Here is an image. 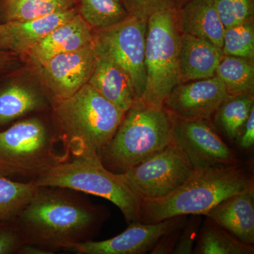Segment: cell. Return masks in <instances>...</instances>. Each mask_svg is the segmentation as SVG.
Here are the masks:
<instances>
[{
	"label": "cell",
	"mask_w": 254,
	"mask_h": 254,
	"mask_svg": "<svg viewBox=\"0 0 254 254\" xmlns=\"http://www.w3.org/2000/svg\"><path fill=\"white\" fill-rule=\"evenodd\" d=\"M105 211L85 193L53 186H38L31 201L14 220L26 243L55 254L93 240Z\"/></svg>",
	"instance_id": "obj_1"
},
{
	"label": "cell",
	"mask_w": 254,
	"mask_h": 254,
	"mask_svg": "<svg viewBox=\"0 0 254 254\" xmlns=\"http://www.w3.org/2000/svg\"><path fill=\"white\" fill-rule=\"evenodd\" d=\"M53 122L65 160L98 155L114 134L125 112L86 83L66 99L52 103Z\"/></svg>",
	"instance_id": "obj_2"
},
{
	"label": "cell",
	"mask_w": 254,
	"mask_h": 254,
	"mask_svg": "<svg viewBox=\"0 0 254 254\" xmlns=\"http://www.w3.org/2000/svg\"><path fill=\"white\" fill-rule=\"evenodd\" d=\"M252 187L253 174L241 163L195 171L173 193L143 200L139 222L156 223L177 216L205 215L222 200Z\"/></svg>",
	"instance_id": "obj_3"
},
{
	"label": "cell",
	"mask_w": 254,
	"mask_h": 254,
	"mask_svg": "<svg viewBox=\"0 0 254 254\" xmlns=\"http://www.w3.org/2000/svg\"><path fill=\"white\" fill-rule=\"evenodd\" d=\"M172 133L173 120L166 110L136 101L98 155L110 172L123 174L165 149Z\"/></svg>",
	"instance_id": "obj_4"
},
{
	"label": "cell",
	"mask_w": 254,
	"mask_h": 254,
	"mask_svg": "<svg viewBox=\"0 0 254 254\" xmlns=\"http://www.w3.org/2000/svg\"><path fill=\"white\" fill-rule=\"evenodd\" d=\"M33 182L36 186L64 187L101 197L118 207L127 223L139 221L143 200L120 174L105 168L98 155H80L56 164Z\"/></svg>",
	"instance_id": "obj_5"
},
{
	"label": "cell",
	"mask_w": 254,
	"mask_h": 254,
	"mask_svg": "<svg viewBox=\"0 0 254 254\" xmlns=\"http://www.w3.org/2000/svg\"><path fill=\"white\" fill-rule=\"evenodd\" d=\"M54 124L39 117L18 120L0 130V174L12 180L33 182L56 164L66 161L57 152Z\"/></svg>",
	"instance_id": "obj_6"
},
{
	"label": "cell",
	"mask_w": 254,
	"mask_h": 254,
	"mask_svg": "<svg viewBox=\"0 0 254 254\" xmlns=\"http://www.w3.org/2000/svg\"><path fill=\"white\" fill-rule=\"evenodd\" d=\"M177 7L151 15L147 20L145 66L146 83L139 101L163 108L173 88L181 83L180 50L181 31Z\"/></svg>",
	"instance_id": "obj_7"
},
{
	"label": "cell",
	"mask_w": 254,
	"mask_h": 254,
	"mask_svg": "<svg viewBox=\"0 0 254 254\" xmlns=\"http://www.w3.org/2000/svg\"><path fill=\"white\" fill-rule=\"evenodd\" d=\"M195 170L172 141L158 154L120 174L143 200L158 199L180 188Z\"/></svg>",
	"instance_id": "obj_8"
},
{
	"label": "cell",
	"mask_w": 254,
	"mask_h": 254,
	"mask_svg": "<svg viewBox=\"0 0 254 254\" xmlns=\"http://www.w3.org/2000/svg\"><path fill=\"white\" fill-rule=\"evenodd\" d=\"M147 20L130 14L122 22L100 30L94 36L97 49L128 73L137 101L141 100L146 83L145 66Z\"/></svg>",
	"instance_id": "obj_9"
},
{
	"label": "cell",
	"mask_w": 254,
	"mask_h": 254,
	"mask_svg": "<svg viewBox=\"0 0 254 254\" xmlns=\"http://www.w3.org/2000/svg\"><path fill=\"white\" fill-rule=\"evenodd\" d=\"M172 141L181 150L195 171L240 163L236 154L204 120H184L171 115Z\"/></svg>",
	"instance_id": "obj_10"
},
{
	"label": "cell",
	"mask_w": 254,
	"mask_h": 254,
	"mask_svg": "<svg viewBox=\"0 0 254 254\" xmlns=\"http://www.w3.org/2000/svg\"><path fill=\"white\" fill-rule=\"evenodd\" d=\"M94 39L76 51L53 57L40 68L55 98L66 99L88 83L96 60Z\"/></svg>",
	"instance_id": "obj_11"
},
{
	"label": "cell",
	"mask_w": 254,
	"mask_h": 254,
	"mask_svg": "<svg viewBox=\"0 0 254 254\" xmlns=\"http://www.w3.org/2000/svg\"><path fill=\"white\" fill-rule=\"evenodd\" d=\"M228 96L223 83L215 75L177 85L165 100L163 108L176 118L210 121Z\"/></svg>",
	"instance_id": "obj_12"
},
{
	"label": "cell",
	"mask_w": 254,
	"mask_h": 254,
	"mask_svg": "<svg viewBox=\"0 0 254 254\" xmlns=\"http://www.w3.org/2000/svg\"><path fill=\"white\" fill-rule=\"evenodd\" d=\"M184 216H177L156 223L128 224L126 230L109 240H91L71 249L79 254H141L153 250L163 235L184 223Z\"/></svg>",
	"instance_id": "obj_13"
},
{
	"label": "cell",
	"mask_w": 254,
	"mask_h": 254,
	"mask_svg": "<svg viewBox=\"0 0 254 254\" xmlns=\"http://www.w3.org/2000/svg\"><path fill=\"white\" fill-rule=\"evenodd\" d=\"M92 28L78 14L28 50L34 64L41 67L56 55L76 51L94 39Z\"/></svg>",
	"instance_id": "obj_14"
},
{
	"label": "cell",
	"mask_w": 254,
	"mask_h": 254,
	"mask_svg": "<svg viewBox=\"0 0 254 254\" xmlns=\"http://www.w3.org/2000/svg\"><path fill=\"white\" fill-rule=\"evenodd\" d=\"M241 242L254 244V187L232 195L205 214Z\"/></svg>",
	"instance_id": "obj_15"
},
{
	"label": "cell",
	"mask_w": 254,
	"mask_h": 254,
	"mask_svg": "<svg viewBox=\"0 0 254 254\" xmlns=\"http://www.w3.org/2000/svg\"><path fill=\"white\" fill-rule=\"evenodd\" d=\"M96 52L94 69L88 83L126 113L137 101L131 77L109 56L97 48Z\"/></svg>",
	"instance_id": "obj_16"
},
{
	"label": "cell",
	"mask_w": 254,
	"mask_h": 254,
	"mask_svg": "<svg viewBox=\"0 0 254 254\" xmlns=\"http://www.w3.org/2000/svg\"><path fill=\"white\" fill-rule=\"evenodd\" d=\"M223 57L221 48L210 42L182 33L180 50L181 83L213 77Z\"/></svg>",
	"instance_id": "obj_17"
},
{
	"label": "cell",
	"mask_w": 254,
	"mask_h": 254,
	"mask_svg": "<svg viewBox=\"0 0 254 254\" xmlns=\"http://www.w3.org/2000/svg\"><path fill=\"white\" fill-rule=\"evenodd\" d=\"M177 18L182 33L202 38L222 49L225 28L213 0H189L177 9Z\"/></svg>",
	"instance_id": "obj_18"
},
{
	"label": "cell",
	"mask_w": 254,
	"mask_h": 254,
	"mask_svg": "<svg viewBox=\"0 0 254 254\" xmlns=\"http://www.w3.org/2000/svg\"><path fill=\"white\" fill-rule=\"evenodd\" d=\"M78 13V5L70 9L23 21H7L11 50L28 52L33 45L48 36Z\"/></svg>",
	"instance_id": "obj_19"
},
{
	"label": "cell",
	"mask_w": 254,
	"mask_h": 254,
	"mask_svg": "<svg viewBox=\"0 0 254 254\" xmlns=\"http://www.w3.org/2000/svg\"><path fill=\"white\" fill-rule=\"evenodd\" d=\"M46 106L43 95L29 87L18 83L2 87L0 88V130Z\"/></svg>",
	"instance_id": "obj_20"
},
{
	"label": "cell",
	"mask_w": 254,
	"mask_h": 254,
	"mask_svg": "<svg viewBox=\"0 0 254 254\" xmlns=\"http://www.w3.org/2000/svg\"><path fill=\"white\" fill-rule=\"evenodd\" d=\"M254 245L241 242L206 217L201 224L193 249L196 254H253Z\"/></svg>",
	"instance_id": "obj_21"
},
{
	"label": "cell",
	"mask_w": 254,
	"mask_h": 254,
	"mask_svg": "<svg viewBox=\"0 0 254 254\" xmlns=\"http://www.w3.org/2000/svg\"><path fill=\"white\" fill-rule=\"evenodd\" d=\"M215 75L230 96L254 94V60L224 55Z\"/></svg>",
	"instance_id": "obj_22"
},
{
	"label": "cell",
	"mask_w": 254,
	"mask_h": 254,
	"mask_svg": "<svg viewBox=\"0 0 254 254\" xmlns=\"http://www.w3.org/2000/svg\"><path fill=\"white\" fill-rule=\"evenodd\" d=\"M37 187L33 182L18 181L0 174V221L14 222L31 201Z\"/></svg>",
	"instance_id": "obj_23"
},
{
	"label": "cell",
	"mask_w": 254,
	"mask_h": 254,
	"mask_svg": "<svg viewBox=\"0 0 254 254\" xmlns=\"http://www.w3.org/2000/svg\"><path fill=\"white\" fill-rule=\"evenodd\" d=\"M78 14L92 28L112 27L130 15L123 0H78Z\"/></svg>",
	"instance_id": "obj_24"
},
{
	"label": "cell",
	"mask_w": 254,
	"mask_h": 254,
	"mask_svg": "<svg viewBox=\"0 0 254 254\" xmlns=\"http://www.w3.org/2000/svg\"><path fill=\"white\" fill-rule=\"evenodd\" d=\"M253 108V95H229L214 114L215 123L230 139L236 140Z\"/></svg>",
	"instance_id": "obj_25"
},
{
	"label": "cell",
	"mask_w": 254,
	"mask_h": 254,
	"mask_svg": "<svg viewBox=\"0 0 254 254\" xmlns=\"http://www.w3.org/2000/svg\"><path fill=\"white\" fill-rule=\"evenodd\" d=\"M7 21H23L77 6L78 0H4Z\"/></svg>",
	"instance_id": "obj_26"
},
{
	"label": "cell",
	"mask_w": 254,
	"mask_h": 254,
	"mask_svg": "<svg viewBox=\"0 0 254 254\" xmlns=\"http://www.w3.org/2000/svg\"><path fill=\"white\" fill-rule=\"evenodd\" d=\"M222 50L224 55L254 60V21L225 28Z\"/></svg>",
	"instance_id": "obj_27"
},
{
	"label": "cell",
	"mask_w": 254,
	"mask_h": 254,
	"mask_svg": "<svg viewBox=\"0 0 254 254\" xmlns=\"http://www.w3.org/2000/svg\"><path fill=\"white\" fill-rule=\"evenodd\" d=\"M225 28L254 21V0H213Z\"/></svg>",
	"instance_id": "obj_28"
},
{
	"label": "cell",
	"mask_w": 254,
	"mask_h": 254,
	"mask_svg": "<svg viewBox=\"0 0 254 254\" xmlns=\"http://www.w3.org/2000/svg\"><path fill=\"white\" fill-rule=\"evenodd\" d=\"M130 14L148 20L151 15L176 7L175 0H123Z\"/></svg>",
	"instance_id": "obj_29"
},
{
	"label": "cell",
	"mask_w": 254,
	"mask_h": 254,
	"mask_svg": "<svg viewBox=\"0 0 254 254\" xmlns=\"http://www.w3.org/2000/svg\"><path fill=\"white\" fill-rule=\"evenodd\" d=\"M190 216L191 218L188 223L184 224L182 227L173 254H193L195 241L201 226L202 219L200 215H190Z\"/></svg>",
	"instance_id": "obj_30"
},
{
	"label": "cell",
	"mask_w": 254,
	"mask_h": 254,
	"mask_svg": "<svg viewBox=\"0 0 254 254\" xmlns=\"http://www.w3.org/2000/svg\"><path fill=\"white\" fill-rule=\"evenodd\" d=\"M25 243L14 221H0V254H18Z\"/></svg>",
	"instance_id": "obj_31"
},
{
	"label": "cell",
	"mask_w": 254,
	"mask_h": 254,
	"mask_svg": "<svg viewBox=\"0 0 254 254\" xmlns=\"http://www.w3.org/2000/svg\"><path fill=\"white\" fill-rule=\"evenodd\" d=\"M236 141L244 149H249L254 143V108L242 127V129L237 137Z\"/></svg>",
	"instance_id": "obj_32"
},
{
	"label": "cell",
	"mask_w": 254,
	"mask_h": 254,
	"mask_svg": "<svg viewBox=\"0 0 254 254\" xmlns=\"http://www.w3.org/2000/svg\"><path fill=\"white\" fill-rule=\"evenodd\" d=\"M53 252L41 246L25 243L21 246L18 254H53Z\"/></svg>",
	"instance_id": "obj_33"
},
{
	"label": "cell",
	"mask_w": 254,
	"mask_h": 254,
	"mask_svg": "<svg viewBox=\"0 0 254 254\" xmlns=\"http://www.w3.org/2000/svg\"><path fill=\"white\" fill-rule=\"evenodd\" d=\"M11 50V41L6 23L0 24V50Z\"/></svg>",
	"instance_id": "obj_34"
},
{
	"label": "cell",
	"mask_w": 254,
	"mask_h": 254,
	"mask_svg": "<svg viewBox=\"0 0 254 254\" xmlns=\"http://www.w3.org/2000/svg\"><path fill=\"white\" fill-rule=\"evenodd\" d=\"M11 61V58L10 55L4 50H0V71H2L7 67Z\"/></svg>",
	"instance_id": "obj_35"
},
{
	"label": "cell",
	"mask_w": 254,
	"mask_h": 254,
	"mask_svg": "<svg viewBox=\"0 0 254 254\" xmlns=\"http://www.w3.org/2000/svg\"><path fill=\"white\" fill-rule=\"evenodd\" d=\"M176 1V7H177V5H180V6H181L182 5L186 3L187 1H188L189 0H175Z\"/></svg>",
	"instance_id": "obj_36"
}]
</instances>
